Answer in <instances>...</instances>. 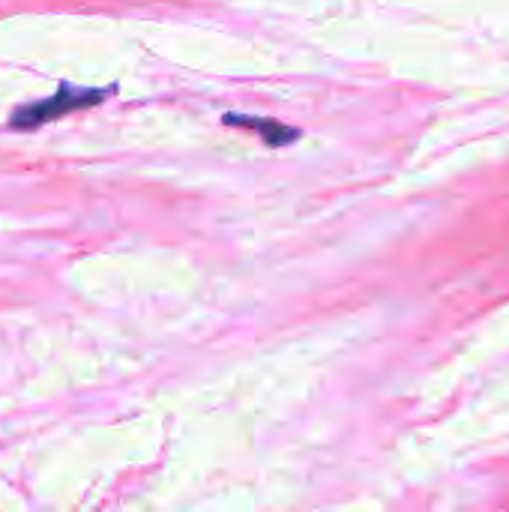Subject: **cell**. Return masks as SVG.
Listing matches in <instances>:
<instances>
[{
  "label": "cell",
  "instance_id": "obj_2",
  "mask_svg": "<svg viewBox=\"0 0 509 512\" xmlns=\"http://www.w3.org/2000/svg\"><path fill=\"white\" fill-rule=\"evenodd\" d=\"M222 123H225V126H240V129L255 132L267 147H285V144H291V141L300 138V129L285 126V123H279V120L252 117V114H225Z\"/></svg>",
  "mask_w": 509,
  "mask_h": 512
},
{
  "label": "cell",
  "instance_id": "obj_1",
  "mask_svg": "<svg viewBox=\"0 0 509 512\" xmlns=\"http://www.w3.org/2000/svg\"><path fill=\"white\" fill-rule=\"evenodd\" d=\"M114 93V87H75V84H60L54 96L42 99V102H30V105H21L12 117H9V126L12 129H39L69 111H81V108H93L99 102H105L108 96Z\"/></svg>",
  "mask_w": 509,
  "mask_h": 512
}]
</instances>
